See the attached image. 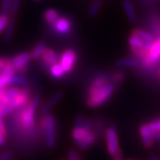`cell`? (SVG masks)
<instances>
[{"label":"cell","mask_w":160,"mask_h":160,"mask_svg":"<svg viewBox=\"0 0 160 160\" xmlns=\"http://www.w3.org/2000/svg\"><path fill=\"white\" fill-rule=\"evenodd\" d=\"M116 87L117 86L114 84L109 83L97 89L96 91L88 94L86 98V105L91 109H95L103 105L113 95L116 91Z\"/></svg>","instance_id":"obj_1"},{"label":"cell","mask_w":160,"mask_h":160,"mask_svg":"<svg viewBox=\"0 0 160 160\" xmlns=\"http://www.w3.org/2000/svg\"><path fill=\"white\" fill-rule=\"evenodd\" d=\"M105 139L108 153L114 160L122 159V151L120 149L118 131L114 125L111 124L107 127L105 132Z\"/></svg>","instance_id":"obj_2"},{"label":"cell","mask_w":160,"mask_h":160,"mask_svg":"<svg viewBox=\"0 0 160 160\" xmlns=\"http://www.w3.org/2000/svg\"><path fill=\"white\" fill-rule=\"evenodd\" d=\"M40 102H41V96L37 94L24 105V109L21 115V119L24 128H26L27 130L31 129L33 126L35 113L38 107L39 106Z\"/></svg>","instance_id":"obj_3"},{"label":"cell","mask_w":160,"mask_h":160,"mask_svg":"<svg viewBox=\"0 0 160 160\" xmlns=\"http://www.w3.org/2000/svg\"><path fill=\"white\" fill-rule=\"evenodd\" d=\"M29 95H30V89L26 85L23 86V88H22V92L16 97L13 98L10 102L6 104L0 109V116L3 118L4 116L9 114L13 109L25 105L29 101Z\"/></svg>","instance_id":"obj_4"},{"label":"cell","mask_w":160,"mask_h":160,"mask_svg":"<svg viewBox=\"0 0 160 160\" xmlns=\"http://www.w3.org/2000/svg\"><path fill=\"white\" fill-rule=\"evenodd\" d=\"M42 126L45 132L46 145L48 149H52L55 145V118L50 112L43 115Z\"/></svg>","instance_id":"obj_5"},{"label":"cell","mask_w":160,"mask_h":160,"mask_svg":"<svg viewBox=\"0 0 160 160\" xmlns=\"http://www.w3.org/2000/svg\"><path fill=\"white\" fill-rule=\"evenodd\" d=\"M160 61V37L152 43V45L149 49L148 54L141 60L144 67L146 69H151L156 64Z\"/></svg>","instance_id":"obj_6"},{"label":"cell","mask_w":160,"mask_h":160,"mask_svg":"<svg viewBox=\"0 0 160 160\" xmlns=\"http://www.w3.org/2000/svg\"><path fill=\"white\" fill-rule=\"evenodd\" d=\"M78 54L74 49H67L62 52L60 57V63L65 73L71 72L77 62Z\"/></svg>","instance_id":"obj_7"},{"label":"cell","mask_w":160,"mask_h":160,"mask_svg":"<svg viewBox=\"0 0 160 160\" xmlns=\"http://www.w3.org/2000/svg\"><path fill=\"white\" fill-rule=\"evenodd\" d=\"M139 132L142 141L143 146L145 148H151L154 144V138H153V133L150 131V129L148 126V124H142L139 127Z\"/></svg>","instance_id":"obj_8"},{"label":"cell","mask_w":160,"mask_h":160,"mask_svg":"<svg viewBox=\"0 0 160 160\" xmlns=\"http://www.w3.org/2000/svg\"><path fill=\"white\" fill-rule=\"evenodd\" d=\"M111 83V75L109 74H101L97 76L94 79L92 80L89 86L88 92H87V95L90 94L94 91H96L97 89L102 87L103 86Z\"/></svg>","instance_id":"obj_9"},{"label":"cell","mask_w":160,"mask_h":160,"mask_svg":"<svg viewBox=\"0 0 160 160\" xmlns=\"http://www.w3.org/2000/svg\"><path fill=\"white\" fill-rule=\"evenodd\" d=\"M63 97V92L57 91L55 93H53L51 97L49 98L46 102L43 104V106L40 109V114L46 115L50 112L51 110L56 104H57Z\"/></svg>","instance_id":"obj_10"},{"label":"cell","mask_w":160,"mask_h":160,"mask_svg":"<svg viewBox=\"0 0 160 160\" xmlns=\"http://www.w3.org/2000/svg\"><path fill=\"white\" fill-rule=\"evenodd\" d=\"M71 28H72V22L67 17H60L52 26V29H54V31L60 35L68 34Z\"/></svg>","instance_id":"obj_11"},{"label":"cell","mask_w":160,"mask_h":160,"mask_svg":"<svg viewBox=\"0 0 160 160\" xmlns=\"http://www.w3.org/2000/svg\"><path fill=\"white\" fill-rule=\"evenodd\" d=\"M31 60H32V58H31V55H30V52H21L19 54H16L11 61L13 67L16 69V71H17L22 68L28 67L29 62Z\"/></svg>","instance_id":"obj_12"},{"label":"cell","mask_w":160,"mask_h":160,"mask_svg":"<svg viewBox=\"0 0 160 160\" xmlns=\"http://www.w3.org/2000/svg\"><path fill=\"white\" fill-rule=\"evenodd\" d=\"M41 59L43 63L47 67H50L52 64L58 62V55L56 54V52L51 48H47V47L43 52Z\"/></svg>","instance_id":"obj_13"},{"label":"cell","mask_w":160,"mask_h":160,"mask_svg":"<svg viewBox=\"0 0 160 160\" xmlns=\"http://www.w3.org/2000/svg\"><path fill=\"white\" fill-rule=\"evenodd\" d=\"M122 6H123V9L126 12V15L127 19L132 22H136L137 20V15H136V12L135 10L133 8V6L132 4V2L130 0H123L122 2Z\"/></svg>","instance_id":"obj_14"},{"label":"cell","mask_w":160,"mask_h":160,"mask_svg":"<svg viewBox=\"0 0 160 160\" xmlns=\"http://www.w3.org/2000/svg\"><path fill=\"white\" fill-rule=\"evenodd\" d=\"M95 141H96V134H95V132L90 131L85 137L83 138V140L78 144H77V145H78V147L81 150H86L88 148H90L92 145L94 143Z\"/></svg>","instance_id":"obj_15"},{"label":"cell","mask_w":160,"mask_h":160,"mask_svg":"<svg viewBox=\"0 0 160 160\" xmlns=\"http://www.w3.org/2000/svg\"><path fill=\"white\" fill-rule=\"evenodd\" d=\"M14 28H15V19L14 17H9L8 22L6 24L5 30H4V40L7 42H10L12 38V35L14 32Z\"/></svg>","instance_id":"obj_16"},{"label":"cell","mask_w":160,"mask_h":160,"mask_svg":"<svg viewBox=\"0 0 160 160\" xmlns=\"http://www.w3.org/2000/svg\"><path fill=\"white\" fill-rule=\"evenodd\" d=\"M117 65L120 68H127V69H132V68H137L140 65V62L137 59L134 58H122L118 60Z\"/></svg>","instance_id":"obj_17"},{"label":"cell","mask_w":160,"mask_h":160,"mask_svg":"<svg viewBox=\"0 0 160 160\" xmlns=\"http://www.w3.org/2000/svg\"><path fill=\"white\" fill-rule=\"evenodd\" d=\"M60 18V14L56 10L49 8L45 11L44 12V19L46 21L48 25H50L51 27L53 26V24L57 22V20Z\"/></svg>","instance_id":"obj_18"},{"label":"cell","mask_w":160,"mask_h":160,"mask_svg":"<svg viewBox=\"0 0 160 160\" xmlns=\"http://www.w3.org/2000/svg\"><path fill=\"white\" fill-rule=\"evenodd\" d=\"M131 35L135 36V37H137L138 38L143 40V41H146V42H149V43H153L155 41V38L153 35H151L149 32H147V31L142 30V29H133L132 31Z\"/></svg>","instance_id":"obj_19"},{"label":"cell","mask_w":160,"mask_h":160,"mask_svg":"<svg viewBox=\"0 0 160 160\" xmlns=\"http://www.w3.org/2000/svg\"><path fill=\"white\" fill-rule=\"evenodd\" d=\"M49 73L51 75L52 78H53L54 79H60L65 74V72H64L60 62L54 63L52 66H50L49 67Z\"/></svg>","instance_id":"obj_20"},{"label":"cell","mask_w":160,"mask_h":160,"mask_svg":"<svg viewBox=\"0 0 160 160\" xmlns=\"http://www.w3.org/2000/svg\"><path fill=\"white\" fill-rule=\"evenodd\" d=\"M46 45L45 42H38L36 46L33 47V49L30 52V55L32 60H38L39 58H41L42 54L44 51L46 50Z\"/></svg>","instance_id":"obj_21"},{"label":"cell","mask_w":160,"mask_h":160,"mask_svg":"<svg viewBox=\"0 0 160 160\" xmlns=\"http://www.w3.org/2000/svg\"><path fill=\"white\" fill-rule=\"evenodd\" d=\"M16 72H17L16 69L13 67V65L12 63L11 59L6 58L5 59V63H4V67H3L2 72H1V75H5V76H7V77H12V76L15 75Z\"/></svg>","instance_id":"obj_22"},{"label":"cell","mask_w":160,"mask_h":160,"mask_svg":"<svg viewBox=\"0 0 160 160\" xmlns=\"http://www.w3.org/2000/svg\"><path fill=\"white\" fill-rule=\"evenodd\" d=\"M88 132H89L86 131L83 127L73 128L72 132H71V136H72V139H73V141L75 142V143H76V144H78V143L83 140V138L85 137Z\"/></svg>","instance_id":"obj_23"},{"label":"cell","mask_w":160,"mask_h":160,"mask_svg":"<svg viewBox=\"0 0 160 160\" xmlns=\"http://www.w3.org/2000/svg\"><path fill=\"white\" fill-rule=\"evenodd\" d=\"M27 82H28V79H27V78L24 75H14V76H12L11 78L9 86H24L27 85Z\"/></svg>","instance_id":"obj_24"},{"label":"cell","mask_w":160,"mask_h":160,"mask_svg":"<svg viewBox=\"0 0 160 160\" xmlns=\"http://www.w3.org/2000/svg\"><path fill=\"white\" fill-rule=\"evenodd\" d=\"M102 0H94L92 3L89 9H88V15L90 17H95L98 14V12L102 9Z\"/></svg>","instance_id":"obj_25"},{"label":"cell","mask_w":160,"mask_h":160,"mask_svg":"<svg viewBox=\"0 0 160 160\" xmlns=\"http://www.w3.org/2000/svg\"><path fill=\"white\" fill-rule=\"evenodd\" d=\"M126 78V73L123 71H117L113 74H111V83L117 86L118 85H121Z\"/></svg>","instance_id":"obj_26"},{"label":"cell","mask_w":160,"mask_h":160,"mask_svg":"<svg viewBox=\"0 0 160 160\" xmlns=\"http://www.w3.org/2000/svg\"><path fill=\"white\" fill-rule=\"evenodd\" d=\"M12 0H1L0 5V13L2 14H9L11 9Z\"/></svg>","instance_id":"obj_27"},{"label":"cell","mask_w":160,"mask_h":160,"mask_svg":"<svg viewBox=\"0 0 160 160\" xmlns=\"http://www.w3.org/2000/svg\"><path fill=\"white\" fill-rule=\"evenodd\" d=\"M22 1V0H12L11 9H10V13H9V14H11V16L14 17L17 14L18 12L20 10Z\"/></svg>","instance_id":"obj_28"},{"label":"cell","mask_w":160,"mask_h":160,"mask_svg":"<svg viewBox=\"0 0 160 160\" xmlns=\"http://www.w3.org/2000/svg\"><path fill=\"white\" fill-rule=\"evenodd\" d=\"M148 126L150 129V131L152 132V133L160 132V118L149 122V124H148Z\"/></svg>","instance_id":"obj_29"},{"label":"cell","mask_w":160,"mask_h":160,"mask_svg":"<svg viewBox=\"0 0 160 160\" xmlns=\"http://www.w3.org/2000/svg\"><path fill=\"white\" fill-rule=\"evenodd\" d=\"M9 16L8 14H2L0 13V33L5 30L6 24L8 22Z\"/></svg>","instance_id":"obj_30"},{"label":"cell","mask_w":160,"mask_h":160,"mask_svg":"<svg viewBox=\"0 0 160 160\" xmlns=\"http://www.w3.org/2000/svg\"><path fill=\"white\" fill-rule=\"evenodd\" d=\"M11 78L12 77H7L5 75H0V89L6 88V86H9Z\"/></svg>","instance_id":"obj_31"},{"label":"cell","mask_w":160,"mask_h":160,"mask_svg":"<svg viewBox=\"0 0 160 160\" xmlns=\"http://www.w3.org/2000/svg\"><path fill=\"white\" fill-rule=\"evenodd\" d=\"M85 118L82 115H78L75 118L74 122V128H78V127H82L84 123H85Z\"/></svg>","instance_id":"obj_32"},{"label":"cell","mask_w":160,"mask_h":160,"mask_svg":"<svg viewBox=\"0 0 160 160\" xmlns=\"http://www.w3.org/2000/svg\"><path fill=\"white\" fill-rule=\"evenodd\" d=\"M68 158H69V160H82L80 158L79 155L78 154V152L73 149H69V151H68Z\"/></svg>","instance_id":"obj_33"},{"label":"cell","mask_w":160,"mask_h":160,"mask_svg":"<svg viewBox=\"0 0 160 160\" xmlns=\"http://www.w3.org/2000/svg\"><path fill=\"white\" fill-rule=\"evenodd\" d=\"M82 127H83L86 131H91L92 127V119H86V121H85V123H84V125H83Z\"/></svg>","instance_id":"obj_34"},{"label":"cell","mask_w":160,"mask_h":160,"mask_svg":"<svg viewBox=\"0 0 160 160\" xmlns=\"http://www.w3.org/2000/svg\"><path fill=\"white\" fill-rule=\"evenodd\" d=\"M12 153L10 150H6L4 153L0 155V160H9L12 158Z\"/></svg>","instance_id":"obj_35"},{"label":"cell","mask_w":160,"mask_h":160,"mask_svg":"<svg viewBox=\"0 0 160 160\" xmlns=\"http://www.w3.org/2000/svg\"><path fill=\"white\" fill-rule=\"evenodd\" d=\"M0 135L1 136H4L6 137V127H5V125L2 121V117L0 116Z\"/></svg>","instance_id":"obj_36"},{"label":"cell","mask_w":160,"mask_h":160,"mask_svg":"<svg viewBox=\"0 0 160 160\" xmlns=\"http://www.w3.org/2000/svg\"><path fill=\"white\" fill-rule=\"evenodd\" d=\"M4 63H5V58L0 57V75H1V72H2L3 67H4Z\"/></svg>","instance_id":"obj_37"},{"label":"cell","mask_w":160,"mask_h":160,"mask_svg":"<svg viewBox=\"0 0 160 160\" xmlns=\"http://www.w3.org/2000/svg\"><path fill=\"white\" fill-rule=\"evenodd\" d=\"M6 90H7L6 88H2V89H0V101H1V99L3 98V96L5 95Z\"/></svg>","instance_id":"obj_38"},{"label":"cell","mask_w":160,"mask_h":160,"mask_svg":"<svg viewBox=\"0 0 160 160\" xmlns=\"http://www.w3.org/2000/svg\"><path fill=\"white\" fill-rule=\"evenodd\" d=\"M153 138H154L155 141H160V132L153 133Z\"/></svg>","instance_id":"obj_39"},{"label":"cell","mask_w":160,"mask_h":160,"mask_svg":"<svg viewBox=\"0 0 160 160\" xmlns=\"http://www.w3.org/2000/svg\"><path fill=\"white\" fill-rule=\"evenodd\" d=\"M5 143H6V137H4V136H1V135H0V146L4 145Z\"/></svg>","instance_id":"obj_40"},{"label":"cell","mask_w":160,"mask_h":160,"mask_svg":"<svg viewBox=\"0 0 160 160\" xmlns=\"http://www.w3.org/2000/svg\"><path fill=\"white\" fill-rule=\"evenodd\" d=\"M150 160H160L159 158L157 155H151L150 156Z\"/></svg>","instance_id":"obj_41"},{"label":"cell","mask_w":160,"mask_h":160,"mask_svg":"<svg viewBox=\"0 0 160 160\" xmlns=\"http://www.w3.org/2000/svg\"><path fill=\"white\" fill-rule=\"evenodd\" d=\"M157 75H158V76L160 78V68L158 69V71H157Z\"/></svg>","instance_id":"obj_42"},{"label":"cell","mask_w":160,"mask_h":160,"mask_svg":"<svg viewBox=\"0 0 160 160\" xmlns=\"http://www.w3.org/2000/svg\"><path fill=\"white\" fill-rule=\"evenodd\" d=\"M34 1H41V0H34Z\"/></svg>","instance_id":"obj_43"},{"label":"cell","mask_w":160,"mask_h":160,"mask_svg":"<svg viewBox=\"0 0 160 160\" xmlns=\"http://www.w3.org/2000/svg\"><path fill=\"white\" fill-rule=\"evenodd\" d=\"M119 160H122V159H119ZM128 160H132V159H128Z\"/></svg>","instance_id":"obj_44"},{"label":"cell","mask_w":160,"mask_h":160,"mask_svg":"<svg viewBox=\"0 0 160 160\" xmlns=\"http://www.w3.org/2000/svg\"><path fill=\"white\" fill-rule=\"evenodd\" d=\"M61 160H62V159H61Z\"/></svg>","instance_id":"obj_45"}]
</instances>
